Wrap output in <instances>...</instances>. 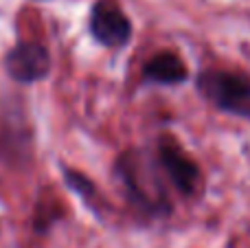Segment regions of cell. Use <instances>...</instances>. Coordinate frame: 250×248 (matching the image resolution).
Instances as JSON below:
<instances>
[{
	"label": "cell",
	"mask_w": 250,
	"mask_h": 248,
	"mask_svg": "<svg viewBox=\"0 0 250 248\" xmlns=\"http://www.w3.org/2000/svg\"><path fill=\"white\" fill-rule=\"evenodd\" d=\"M117 174L123 183L127 198L138 211L151 215V218H163V215L171 213L169 193L163 183L165 174L156 156L149 158L143 152L129 149L119 156Z\"/></svg>",
	"instance_id": "cell-1"
},
{
	"label": "cell",
	"mask_w": 250,
	"mask_h": 248,
	"mask_svg": "<svg viewBox=\"0 0 250 248\" xmlns=\"http://www.w3.org/2000/svg\"><path fill=\"white\" fill-rule=\"evenodd\" d=\"M198 92L222 112L250 119V77L208 68L198 75Z\"/></svg>",
	"instance_id": "cell-2"
},
{
	"label": "cell",
	"mask_w": 250,
	"mask_h": 248,
	"mask_svg": "<svg viewBox=\"0 0 250 248\" xmlns=\"http://www.w3.org/2000/svg\"><path fill=\"white\" fill-rule=\"evenodd\" d=\"M156 161L163 169L165 178L180 196H193L200 185V167L180 147L173 136H160L156 145Z\"/></svg>",
	"instance_id": "cell-3"
},
{
	"label": "cell",
	"mask_w": 250,
	"mask_h": 248,
	"mask_svg": "<svg viewBox=\"0 0 250 248\" xmlns=\"http://www.w3.org/2000/svg\"><path fill=\"white\" fill-rule=\"evenodd\" d=\"M88 31L105 48H123L132 40V22L114 0H97L90 9Z\"/></svg>",
	"instance_id": "cell-4"
},
{
	"label": "cell",
	"mask_w": 250,
	"mask_h": 248,
	"mask_svg": "<svg viewBox=\"0 0 250 248\" xmlns=\"http://www.w3.org/2000/svg\"><path fill=\"white\" fill-rule=\"evenodd\" d=\"M4 70L18 83H38L51 73V53L40 42H18L4 55Z\"/></svg>",
	"instance_id": "cell-5"
},
{
	"label": "cell",
	"mask_w": 250,
	"mask_h": 248,
	"mask_svg": "<svg viewBox=\"0 0 250 248\" xmlns=\"http://www.w3.org/2000/svg\"><path fill=\"white\" fill-rule=\"evenodd\" d=\"M187 77H189L187 64L173 51L156 53L143 66V82L156 83V86H178L187 82Z\"/></svg>",
	"instance_id": "cell-6"
},
{
	"label": "cell",
	"mask_w": 250,
	"mask_h": 248,
	"mask_svg": "<svg viewBox=\"0 0 250 248\" xmlns=\"http://www.w3.org/2000/svg\"><path fill=\"white\" fill-rule=\"evenodd\" d=\"M64 183L68 185L79 198H83V200H92V198H95V183H92L88 176H83L82 171L64 167Z\"/></svg>",
	"instance_id": "cell-7"
}]
</instances>
